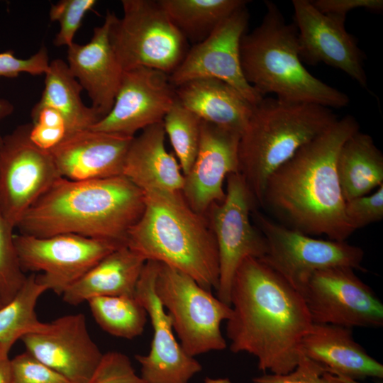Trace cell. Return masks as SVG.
<instances>
[{
	"label": "cell",
	"instance_id": "cell-1",
	"mask_svg": "<svg viewBox=\"0 0 383 383\" xmlns=\"http://www.w3.org/2000/svg\"><path fill=\"white\" fill-rule=\"evenodd\" d=\"M226 333L232 353H247L264 373L292 371L313 323L302 295L264 260L247 257L231 287Z\"/></svg>",
	"mask_w": 383,
	"mask_h": 383
},
{
	"label": "cell",
	"instance_id": "cell-2",
	"mask_svg": "<svg viewBox=\"0 0 383 383\" xmlns=\"http://www.w3.org/2000/svg\"><path fill=\"white\" fill-rule=\"evenodd\" d=\"M359 129L347 115L301 147L268 178L261 206L289 228L346 241L354 231L345 215L336 161L343 143Z\"/></svg>",
	"mask_w": 383,
	"mask_h": 383
},
{
	"label": "cell",
	"instance_id": "cell-3",
	"mask_svg": "<svg viewBox=\"0 0 383 383\" xmlns=\"http://www.w3.org/2000/svg\"><path fill=\"white\" fill-rule=\"evenodd\" d=\"M144 206V193L123 175L87 181L60 177L16 228L35 237L72 233L126 244Z\"/></svg>",
	"mask_w": 383,
	"mask_h": 383
},
{
	"label": "cell",
	"instance_id": "cell-4",
	"mask_svg": "<svg viewBox=\"0 0 383 383\" xmlns=\"http://www.w3.org/2000/svg\"><path fill=\"white\" fill-rule=\"evenodd\" d=\"M143 193L144 209L128 233L126 245L146 260L175 268L204 289L216 291L218 252L206 216L194 211L182 192Z\"/></svg>",
	"mask_w": 383,
	"mask_h": 383
},
{
	"label": "cell",
	"instance_id": "cell-5",
	"mask_svg": "<svg viewBox=\"0 0 383 383\" xmlns=\"http://www.w3.org/2000/svg\"><path fill=\"white\" fill-rule=\"evenodd\" d=\"M260 24L245 33L240 45V63L246 81L261 96L274 94L282 100L329 109L348 105V96L315 77L301 63L298 31L288 23L277 6L265 2Z\"/></svg>",
	"mask_w": 383,
	"mask_h": 383
},
{
	"label": "cell",
	"instance_id": "cell-6",
	"mask_svg": "<svg viewBox=\"0 0 383 383\" xmlns=\"http://www.w3.org/2000/svg\"><path fill=\"white\" fill-rule=\"evenodd\" d=\"M331 109L263 98L253 106L239 141V173L256 204L262 205L270 175L336 120Z\"/></svg>",
	"mask_w": 383,
	"mask_h": 383
},
{
	"label": "cell",
	"instance_id": "cell-7",
	"mask_svg": "<svg viewBox=\"0 0 383 383\" xmlns=\"http://www.w3.org/2000/svg\"><path fill=\"white\" fill-rule=\"evenodd\" d=\"M122 18L111 13L109 38L123 71L147 67L171 74L189 44L159 0H122Z\"/></svg>",
	"mask_w": 383,
	"mask_h": 383
},
{
	"label": "cell",
	"instance_id": "cell-8",
	"mask_svg": "<svg viewBox=\"0 0 383 383\" xmlns=\"http://www.w3.org/2000/svg\"><path fill=\"white\" fill-rule=\"evenodd\" d=\"M155 292L171 316L173 330L189 355L194 357L226 348L221 325L231 316V306L187 274L160 262Z\"/></svg>",
	"mask_w": 383,
	"mask_h": 383
},
{
	"label": "cell",
	"instance_id": "cell-9",
	"mask_svg": "<svg viewBox=\"0 0 383 383\" xmlns=\"http://www.w3.org/2000/svg\"><path fill=\"white\" fill-rule=\"evenodd\" d=\"M252 220L265 236L262 258L298 292L315 272L333 267L363 270V250L346 241L316 238L278 223L253 208Z\"/></svg>",
	"mask_w": 383,
	"mask_h": 383
},
{
	"label": "cell",
	"instance_id": "cell-10",
	"mask_svg": "<svg viewBox=\"0 0 383 383\" xmlns=\"http://www.w3.org/2000/svg\"><path fill=\"white\" fill-rule=\"evenodd\" d=\"M226 196L205 213L214 234L218 252L219 279L216 296L230 306L235 273L247 257L263 258L267 252L265 236L254 224L251 213L255 202L241 174L227 178Z\"/></svg>",
	"mask_w": 383,
	"mask_h": 383
},
{
	"label": "cell",
	"instance_id": "cell-11",
	"mask_svg": "<svg viewBox=\"0 0 383 383\" xmlns=\"http://www.w3.org/2000/svg\"><path fill=\"white\" fill-rule=\"evenodd\" d=\"M20 265L37 274L48 291L62 294L106 255L126 244L77 234L48 237L15 234Z\"/></svg>",
	"mask_w": 383,
	"mask_h": 383
},
{
	"label": "cell",
	"instance_id": "cell-12",
	"mask_svg": "<svg viewBox=\"0 0 383 383\" xmlns=\"http://www.w3.org/2000/svg\"><path fill=\"white\" fill-rule=\"evenodd\" d=\"M300 294L313 323L350 328L383 326L382 303L351 267L338 266L315 272Z\"/></svg>",
	"mask_w": 383,
	"mask_h": 383
},
{
	"label": "cell",
	"instance_id": "cell-13",
	"mask_svg": "<svg viewBox=\"0 0 383 383\" xmlns=\"http://www.w3.org/2000/svg\"><path fill=\"white\" fill-rule=\"evenodd\" d=\"M60 177L50 153L28 140L27 124L3 137L0 209L16 228L25 213Z\"/></svg>",
	"mask_w": 383,
	"mask_h": 383
},
{
	"label": "cell",
	"instance_id": "cell-14",
	"mask_svg": "<svg viewBox=\"0 0 383 383\" xmlns=\"http://www.w3.org/2000/svg\"><path fill=\"white\" fill-rule=\"evenodd\" d=\"M249 13L244 6L222 21L204 40L189 49L178 67L169 75L173 87L202 78L223 81L253 106L264 97L246 81L241 67L240 45L246 33Z\"/></svg>",
	"mask_w": 383,
	"mask_h": 383
},
{
	"label": "cell",
	"instance_id": "cell-15",
	"mask_svg": "<svg viewBox=\"0 0 383 383\" xmlns=\"http://www.w3.org/2000/svg\"><path fill=\"white\" fill-rule=\"evenodd\" d=\"M158 265L154 260L146 261L135 289V296L145 309L153 329L149 353L137 355L135 359L145 383H189L202 367L176 340L172 317L156 296Z\"/></svg>",
	"mask_w": 383,
	"mask_h": 383
},
{
	"label": "cell",
	"instance_id": "cell-16",
	"mask_svg": "<svg viewBox=\"0 0 383 383\" xmlns=\"http://www.w3.org/2000/svg\"><path fill=\"white\" fill-rule=\"evenodd\" d=\"M20 340L27 352L72 383H88L104 355L92 340L82 313L44 323Z\"/></svg>",
	"mask_w": 383,
	"mask_h": 383
},
{
	"label": "cell",
	"instance_id": "cell-17",
	"mask_svg": "<svg viewBox=\"0 0 383 383\" xmlns=\"http://www.w3.org/2000/svg\"><path fill=\"white\" fill-rule=\"evenodd\" d=\"M292 6L301 60L340 70L366 89L364 54L345 29L346 16L323 13L309 0H293Z\"/></svg>",
	"mask_w": 383,
	"mask_h": 383
},
{
	"label": "cell",
	"instance_id": "cell-18",
	"mask_svg": "<svg viewBox=\"0 0 383 383\" xmlns=\"http://www.w3.org/2000/svg\"><path fill=\"white\" fill-rule=\"evenodd\" d=\"M176 99L168 74L147 67L125 70L111 111L90 129L134 137L162 122Z\"/></svg>",
	"mask_w": 383,
	"mask_h": 383
},
{
	"label": "cell",
	"instance_id": "cell-19",
	"mask_svg": "<svg viewBox=\"0 0 383 383\" xmlns=\"http://www.w3.org/2000/svg\"><path fill=\"white\" fill-rule=\"evenodd\" d=\"M240 134L211 123L201 122V137L194 162L184 176L182 194L189 206L205 215L214 203L226 196L224 180L239 172Z\"/></svg>",
	"mask_w": 383,
	"mask_h": 383
},
{
	"label": "cell",
	"instance_id": "cell-20",
	"mask_svg": "<svg viewBox=\"0 0 383 383\" xmlns=\"http://www.w3.org/2000/svg\"><path fill=\"white\" fill-rule=\"evenodd\" d=\"M133 137L88 129L68 138L50 154L60 177L87 181L123 175Z\"/></svg>",
	"mask_w": 383,
	"mask_h": 383
},
{
	"label": "cell",
	"instance_id": "cell-21",
	"mask_svg": "<svg viewBox=\"0 0 383 383\" xmlns=\"http://www.w3.org/2000/svg\"><path fill=\"white\" fill-rule=\"evenodd\" d=\"M111 12L95 27L89 42L73 43L67 48V65L91 99V107L102 118L111 109L123 72L110 44Z\"/></svg>",
	"mask_w": 383,
	"mask_h": 383
},
{
	"label": "cell",
	"instance_id": "cell-22",
	"mask_svg": "<svg viewBox=\"0 0 383 383\" xmlns=\"http://www.w3.org/2000/svg\"><path fill=\"white\" fill-rule=\"evenodd\" d=\"M301 351L334 375L356 380L383 377V365L355 340L350 328L313 323L301 341Z\"/></svg>",
	"mask_w": 383,
	"mask_h": 383
},
{
	"label": "cell",
	"instance_id": "cell-23",
	"mask_svg": "<svg viewBox=\"0 0 383 383\" xmlns=\"http://www.w3.org/2000/svg\"><path fill=\"white\" fill-rule=\"evenodd\" d=\"M162 122L134 136L126 154L123 176L143 192H182L184 175L177 160L165 147Z\"/></svg>",
	"mask_w": 383,
	"mask_h": 383
},
{
	"label": "cell",
	"instance_id": "cell-24",
	"mask_svg": "<svg viewBox=\"0 0 383 383\" xmlns=\"http://www.w3.org/2000/svg\"><path fill=\"white\" fill-rule=\"evenodd\" d=\"M177 99L202 121L241 135L253 105L228 83L213 78L186 82L174 87Z\"/></svg>",
	"mask_w": 383,
	"mask_h": 383
},
{
	"label": "cell",
	"instance_id": "cell-25",
	"mask_svg": "<svg viewBox=\"0 0 383 383\" xmlns=\"http://www.w3.org/2000/svg\"><path fill=\"white\" fill-rule=\"evenodd\" d=\"M146 260L126 245L110 252L62 295L63 301L77 306L97 296H135Z\"/></svg>",
	"mask_w": 383,
	"mask_h": 383
},
{
	"label": "cell",
	"instance_id": "cell-26",
	"mask_svg": "<svg viewBox=\"0 0 383 383\" xmlns=\"http://www.w3.org/2000/svg\"><path fill=\"white\" fill-rule=\"evenodd\" d=\"M336 170L345 201L369 194L383 184V155L373 138L360 131L342 145Z\"/></svg>",
	"mask_w": 383,
	"mask_h": 383
},
{
	"label": "cell",
	"instance_id": "cell-27",
	"mask_svg": "<svg viewBox=\"0 0 383 383\" xmlns=\"http://www.w3.org/2000/svg\"><path fill=\"white\" fill-rule=\"evenodd\" d=\"M45 75V88L35 106L57 111L73 135L90 129L101 119L91 106L83 103L80 96L83 89L65 61H51Z\"/></svg>",
	"mask_w": 383,
	"mask_h": 383
},
{
	"label": "cell",
	"instance_id": "cell-28",
	"mask_svg": "<svg viewBox=\"0 0 383 383\" xmlns=\"http://www.w3.org/2000/svg\"><path fill=\"white\" fill-rule=\"evenodd\" d=\"M171 21L194 45L207 38L218 26L246 0H159Z\"/></svg>",
	"mask_w": 383,
	"mask_h": 383
},
{
	"label": "cell",
	"instance_id": "cell-29",
	"mask_svg": "<svg viewBox=\"0 0 383 383\" xmlns=\"http://www.w3.org/2000/svg\"><path fill=\"white\" fill-rule=\"evenodd\" d=\"M87 302L96 323L109 334L131 340L143 333L148 316L135 296H97Z\"/></svg>",
	"mask_w": 383,
	"mask_h": 383
},
{
	"label": "cell",
	"instance_id": "cell-30",
	"mask_svg": "<svg viewBox=\"0 0 383 383\" xmlns=\"http://www.w3.org/2000/svg\"><path fill=\"white\" fill-rule=\"evenodd\" d=\"M46 291L37 274L27 276L15 296L0 308V341L16 342L24 334L43 326L44 322L38 318L35 307Z\"/></svg>",
	"mask_w": 383,
	"mask_h": 383
},
{
	"label": "cell",
	"instance_id": "cell-31",
	"mask_svg": "<svg viewBox=\"0 0 383 383\" xmlns=\"http://www.w3.org/2000/svg\"><path fill=\"white\" fill-rule=\"evenodd\" d=\"M202 120L177 99L165 116L162 123L177 160L185 176L196 159L200 143Z\"/></svg>",
	"mask_w": 383,
	"mask_h": 383
},
{
	"label": "cell",
	"instance_id": "cell-32",
	"mask_svg": "<svg viewBox=\"0 0 383 383\" xmlns=\"http://www.w3.org/2000/svg\"><path fill=\"white\" fill-rule=\"evenodd\" d=\"M13 230L0 209V297L4 305L15 296L27 277L18 258Z\"/></svg>",
	"mask_w": 383,
	"mask_h": 383
},
{
	"label": "cell",
	"instance_id": "cell-33",
	"mask_svg": "<svg viewBox=\"0 0 383 383\" xmlns=\"http://www.w3.org/2000/svg\"><path fill=\"white\" fill-rule=\"evenodd\" d=\"M96 4L95 0H61L52 4L49 12L50 18L60 23L54 45L67 48L71 45L85 14Z\"/></svg>",
	"mask_w": 383,
	"mask_h": 383
},
{
	"label": "cell",
	"instance_id": "cell-34",
	"mask_svg": "<svg viewBox=\"0 0 383 383\" xmlns=\"http://www.w3.org/2000/svg\"><path fill=\"white\" fill-rule=\"evenodd\" d=\"M11 383H72L25 350L11 359Z\"/></svg>",
	"mask_w": 383,
	"mask_h": 383
},
{
	"label": "cell",
	"instance_id": "cell-35",
	"mask_svg": "<svg viewBox=\"0 0 383 383\" xmlns=\"http://www.w3.org/2000/svg\"><path fill=\"white\" fill-rule=\"evenodd\" d=\"M254 383H343L326 371L323 365L311 360L302 352L296 367L284 374H266L252 379Z\"/></svg>",
	"mask_w": 383,
	"mask_h": 383
},
{
	"label": "cell",
	"instance_id": "cell-36",
	"mask_svg": "<svg viewBox=\"0 0 383 383\" xmlns=\"http://www.w3.org/2000/svg\"><path fill=\"white\" fill-rule=\"evenodd\" d=\"M344 212L350 226L355 231L383 218V184L372 194L345 201Z\"/></svg>",
	"mask_w": 383,
	"mask_h": 383
},
{
	"label": "cell",
	"instance_id": "cell-37",
	"mask_svg": "<svg viewBox=\"0 0 383 383\" xmlns=\"http://www.w3.org/2000/svg\"><path fill=\"white\" fill-rule=\"evenodd\" d=\"M88 383H145L138 375L129 357L118 351L104 353L102 360Z\"/></svg>",
	"mask_w": 383,
	"mask_h": 383
},
{
	"label": "cell",
	"instance_id": "cell-38",
	"mask_svg": "<svg viewBox=\"0 0 383 383\" xmlns=\"http://www.w3.org/2000/svg\"><path fill=\"white\" fill-rule=\"evenodd\" d=\"M49 65L48 50L44 45L27 59L16 57L11 51L1 52L0 77H16L21 73L32 75L45 74Z\"/></svg>",
	"mask_w": 383,
	"mask_h": 383
},
{
	"label": "cell",
	"instance_id": "cell-39",
	"mask_svg": "<svg viewBox=\"0 0 383 383\" xmlns=\"http://www.w3.org/2000/svg\"><path fill=\"white\" fill-rule=\"evenodd\" d=\"M311 2L323 13L344 16H346L349 11L357 9L372 11H380L383 9L382 0H316Z\"/></svg>",
	"mask_w": 383,
	"mask_h": 383
},
{
	"label": "cell",
	"instance_id": "cell-40",
	"mask_svg": "<svg viewBox=\"0 0 383 383\" xmlns=\"http://www.w3.org/2000/svg\"><path fill=\"white\" fill-rule=\"evenodd\" d=\"M13 341H0V383H11V359L9 352Z\"/></svg>",
	"mask_w": 383,
	"mask_h": 383
},
{
	"label": "cell",
	"instance_id": "cell-41",
	"mask_svg": "<svg viewBox=\"0 0 383 383\" xmlns=\"http://www.w3.org/2000/svg\"><path fill=\"white\" fill-rule=\"evenodd\" d=\"M14 110L13 105L8 100L0 98V121L10 116ZM3 143V137L0 135V148Z\"/></svg>",
	"mask_w": 383,
	"mask_h": 383
},
{
	"label": "cell",
	"instance_id": "cell-42",
	"mask_svg": "<svg viewBox=\"0 0 383 383\" xmlns=\"http://www.w3.org/2000/svg\"><path fill=\"white\" fill-rule=\"evenodd\" d=\"M334 375V374H333ZM343 383H362L359 380L348 378L342 375H335Z\"/></svg>",
	"mask_w": 383,
	"mask_h": 383
},
{
	"label": "cell",
	"instance_id": "cell-43",
	"mask_svg": "<svg viewBox=\"0 0 383 383\" xmlns=\"http://www.w3.org/2000/svg\"><path fill=\"white\" fill-rule=\"evenodd\" d=\"M4 305L3 301L0 297V308Z\"/></svg>",
	"mask_w": 383,
	"mask_h": 383
}]
</instances>
